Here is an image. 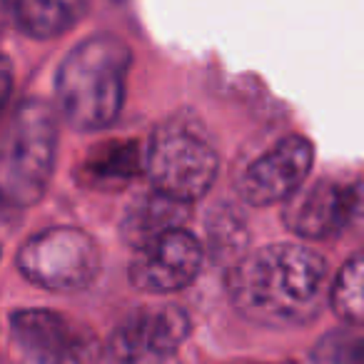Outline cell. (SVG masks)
Masks as SVG:
<instances>
[{
    "label": "cell",
    "instance_id": "15",
    "mask_svg": "<svg viewBox=\"0 0 364 364\" xmlns=\"http://www.w3.org/2000/svg\"><path fill=\"white\" fill-rule=\"evenodd\" d=\"M309 364H364L362 327H337L319 337L309 352Z\"/></svg>",
    "mask_w": 364,
    "mask_h": 364
},
{
    "label": "cell",
    "instance_id": "13",
    "mask_svg": "<svg viewBox=\"0 0 364 364\" xmlns=\"http://www.w3.org/2000/svg\"><path fill=\"white\" fill-rule=\"evenodd\" d=\"M85 0H16V23L33 41H53L82 16Z\"/></svg>",
    "mask_w": 364,
    "mask_h": 364
},
{
    "label": "cell",
    "instance_id": "7",
    "mask_svg": "<svg viewBox=\"0 0 364 364\" xmlns=\"http://www.w3.org/2000/svg\"><path fill=\"white\" fill-rule=\"evenodd\" d=\"M190 314L177 304H150L130 312L105 344L107 364H165L190 337Z\"/></svg>",
    "mask_w": 364,
    "mask_h": 364
},
{
    "label": "cell",
    "instance_id": "2",
    "mask_svg": "<svg viewBox=\"0 0 364 364\" xmlns=\"http://www.w3.org/2000/svg\"><path fill=\"white\" fill-rule=\"evenodd\" d=\"M130 48L117 36H92L65 55L58 70L55 95L60 115L80 132L112 125L125 100Z\"/></svg>",
    "mask_w": 364,
    "mask_h": 364
},
{
    "label": "cell",
    "instance_id": "16",
    "mask_svg": "<svg viewBox=\"0 0 364 364\" xmlns=\"http://www.w3.org/2000/svg\"><path fill=\"white\" fill-rule=\"evenodd\" d=\"M208 232H210V247H213L215 257H218V255L235 252V250L242 247L245 240H247L242 218L230 208H223L210 215Z\"/></svg>",
    "mask_w": 364,
    "mask_h": 364
},
{
    "label": "cell",
    "instance_id": "4",
    "mask_svg": "<svg viewBox=\"0 0 364 364\" xmlns=\"http://www.w3.org/2000/svg\"><path fill=\"white\" fill-rule=\"evenodd\" d=\"M220 170L215 145L190 122L172 120L157 127L147 145V177L155 190L180 203H198L213 188Z\"/></svg>",
    "mask_w": 364,
    "mask_h": 364
},
{
    "label": "cell",
    "instance_id": "17",
    "mask_svg": "<svg viewBox=\"0 0 364 364\" xmlns=\"http://www.w3.org/2000/svg\"><path fill=\"white\" fill-rule=\"evenodd\" d=\"M11 60H3V92H0V105H8V97H11V87H13V75H11Z\"/></svg>",
    "mask_w": 364,
    "mask_h": 364
},
{
    "label": "cell",
    "instance_id": "11",
    "mask_svg": "<svg viewBox=\"0 0 364 364\" xmlns=\"http://www.w3.org/2000/svg\"><path fill=\"white\" fill-rule=\"evenodd\" d=\"M190 215H193V205L180 203L152 188L150 193H142L140 198L132 200V205L125 210L120 223V237L137 250L160 235L180 230L190 220Z\"/></svg>",
    "mask_w": 364,
    "mask_h": 364
},
{
    "label": "cell",
    "instance_id": "6",
    "mask_svg": "<svg viewBox=\"0 0 364 364\" xmlns=\"http://www.w3.org/2000/svg\"><path fill=\"white\" fill-rule=\"evenodd\" d=\"M11 337L31 364H97L102 354L87 324L53 309L11 312Z\"/></svg>",
    "mask_w": 364,
    "mask_h": 364
},
{
    "label": "cell",
    "instance_id": "12",
    "mask_svg": "<svg viewBox=\"0 0 364 364\" xmlns=\"http://www.w3.org/2000/svg\"><path fill=\"white\" fill-rule=\"evenodd\" d=\"M147 170V150L135 140L107 142L95 147L80 165V180L97 190H117Z\"/></svg>",
    "mask_w": 364,
    "mask_h": 364
},
{
    "label": "cell",
    "instance_id": "8",
    "mask_svg": "<svg viewBox=\"0 0 364 364\" xmlns=\"http://www.w3.org/2000/svg\"><path fill=\"white\" fill-rule=\"evenodd\" d=\"M314 147L307 137L289 135L245 167L237 180V195L255 208L287 203L307 185L312 172Z\"/></svg>",
    "mask_w": 364,
    "mask_h": 364
},
{
    "label": "cell",
    "instance_id": "5",
    "mask_svg": "<svg viewBox=\"0 0 364 364\" xmlns=\"http://www.w3.org/2000/svg\"><path fill=\"white\" fill-rule=\"evenodd\" d=\"M18 269L28 282L50 292H80L100 272L95 240L77 228H50L18 250Z\"/></svg>",
    "mask_w": 364,
    "mask_h": 364
},
{
    "label": "cell",
    "instance_id": "3",
    "mask_svg": "<svg viewBox=\"0 0 364 364\" xmlns=\"http://www.w3.org/2000/svg\"><path fill=\"white\" fill-rule=\"evenodd\" d=\"M58 117L53 107L28 97L13 110L3 132L0 193L8 205L31 208L46 195L55 172Z\"/></svg>",
    "mask_w": 364,
    "mask_h": 364
},
{
    "label": "cell",
    "instance_id": "9",
    "mask_svg": "<svg viewBox=\"0 0 364 364\" xmlns=\"http://www.w3.org/2000/svg\"><path fill=\"white\" fill-rule=\"evenodd\" d=\"M203 267V245L185 228L165 232L135 250L127 277L145 294H170L185 289Z\"/></svg>",
    "mask_w": 364,
    "mask_h": 364
},
{
    "label": "cell",
    "instance_id": "1",
    "mask_svg": "<svg viewBox=\"0 0 364 364\" xmlns=\"http://www.w3.org/2000/svg\"><path fill=\"white\" fill-rule=\"evenodd\" d=\"M327 264L307 245H269L235 259L228 272L232 307L264 327L312 322L324 302Z\"/></svg>",
    "mask_w": 364,
    "mask_h": 364
},
{
    "label": "cell",
    "instance_id": "10",
    "mask_svg": "<svg viewBox=\"0 0 364 364\" xmlns=\"http://www.w3.org/2000/svg\"><path fill=\"white\" fill-rule=\"evenodd\" d=\"M359 203L362 195L357 185L324 177L304 185L287 200L284 223L302 240H329L352 223Z\"/></svg>",
    "mask_w": 364,
    "mask_h": 364
},
{
    "label": "cell",
    "instance_id": "14",
    "mask_svg": "<svg viewBox=\"0 0 364 364\" xmlns=\"http://www.w3.org/2000/svg\"><path fill=\"white\" fill-rule=\"evenodd\" d=\"M329 302L339 319L364 327V250L344 262L329 289Z\"/></svg>",
    "mask_w": 364,
    "mask_h": 364
}]
</instances>
